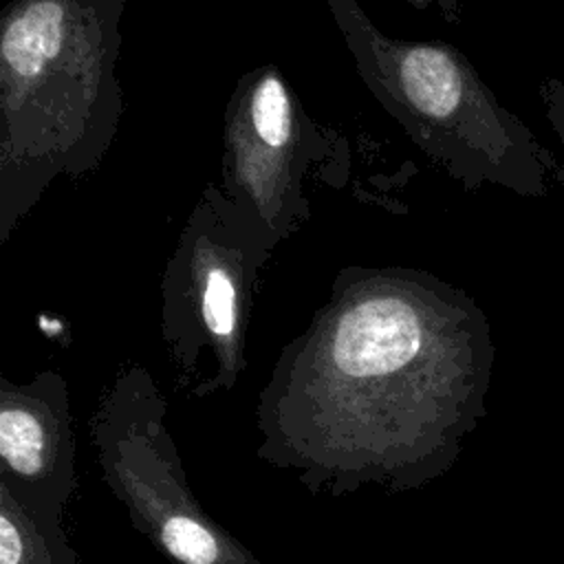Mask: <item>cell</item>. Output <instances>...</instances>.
I'll use <instances>...</instances> for the list:
<instances>
[{
  "label": "cell",
  "mask_w": 564,
  "mask_h": 564,
  "mask_svg": "<svg viewBox=\"0 0 564 564\" xmlns=\"http://www.w3.org/2000/svg\"><path fill=\"white\" fill-rule=\"evenodd\" d=\"M491 348L480 330L432 344L427 328L386 348L330 333L260 394L258 458L313 496L423 489L458 460L487 416Z\"/></svg>",
  "instance_id": "obj_1"
},
{
  "label": "cell",
  "mask_w": 564,
  "mask_h": 564,
  "mask_svg": "<svg viewBox=\"0 0 564 564\" xmlns=\"http://www.w3.org/2000/svg\"><path fill=\"white\" fill-rule=\"evenodd\" d=\"M165 416L161 392L132 375L88 421L101 478L134 531L170 564H262L198 502Z\"/></svg>",
  "instance_id": "obj_2"
},
{
  "label": "cell",
  "mask_w": 564,
  "mask_h": 564,
  "mask_svg": "<svg viewBox=\"0 0 564 564\" xmlns=\"http://www.w3.org/2000/svg\"><path fill=\"white\" fill-rule=\"evenodd\" d=\"M75 419L55 377L0 392V489L29 513L62 520L77 489Z\"/></svg>",
  "instance_id": "obj_3"
},
{
  "label": "cell",
  "mask_w": 564,
  "mask_h": 564,
  "mask_svg": "<svg viewBox=\"0 0 564 564\" xmlns=\"http://www.w3.org/2000/svg\"><path fill=\"white\" fill-rule=\"evenodd\" d=\"M0 564H77L62 520L29 513L0 489Z\"/></svg>",
  "instance_id": "obj_4"
},
{
  "label": "cell",
  "mask_w": 564,
  "mask_h": 564,
  "mask_svg": "<svg viewBox=\"0 0 564 564\" xmlns=\"http://www.w3.org/2000/svg\"><path fill=\"white\" fill-rule=\"evenodd\" d=\"M401 77L410 101L430 117H452L465 99V77L441 48L421 46L405 55Z\"/></svg>",
  "instance_id": "obj_5"
},
{
  "label": "cell",
  "mask_w": 564,
  "mask_h": 564,
  "mask_svg": "<svg viewBox=\"0 0 564 564\" xmlns=\"http://www.w3.org/2000/svg\"><path fill=\"white\" fill-rule=\"evenodd\" d=\"M62 42V9L55 2H37L11 22L2 37V55L9 66L24 75H37Z\"/></svg>",
  "instance_id": "obj_6"
},
{
  "label": "cell",
  "mask_w": 564,
  "mask_h": 564,
  "mask_svg": "<svg viewBox=\"0 0 564 564\" xmlns=\"http://www.w3.org/2000/svg\"><path fill=\"white\" fill-rule=\"evenodd\" d=\"M253 126L264 143L282 145L289 137V101L278 79L269 77L253 97Z\"/></svg>",
  "instance_id": "obj_7"
},
{
  "label": "cell",
  "mask_w": 564,
  "mask_h": 564,
  "mask_svg": "<svg viewBox=\"0 0 564 564\" xmlns=\"http://www.w3.org/2000/svg\"><path fill=\"white\" fill-rule=\"evenodd\" d=\"M205 326L216 337H231L236 326L234 313V286L223 271H212L203 297Z\"/></svg>",
  "instance_id": "obj_8"
},
{
  "label": "cell",
  "mask_w": 564,
  "mask_h": 564,
  "mask_svg": "<svg viewBox=\"0 0 564 564\" xmlns=\"http://www.w3.org/2000/svg\"><path fill=\"white\" fill-rule=\"evenodd\" d=\"M540 97L544 106V117L564 148V70L560 75H551L540 86Z\"/></svg>",
  "instance_id": "obj_9"
}]
</instances>
